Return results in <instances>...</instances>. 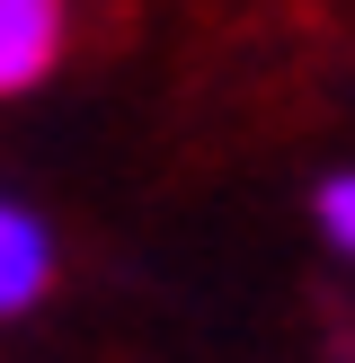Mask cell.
<instances>
[{
    "label": "cell",
    "mask_w": 355,
    "mask_h": 363,
    "mask_svg": "<svg viewBox=\"0 0 355 363\" xmlns=\"http://www.w3.org/2000/svg\"><path fill=\"white\" fill-rule=\"evenodd\" d=\"M311 222H320V240H329L337 257L355 266V169L320 177V195H311Z\"/></svg>",
    "instance_id": "obj_3"
},
{
    "label": "cell",
    "mask_w": 355,
    "mask_h": 363,
    "mask_svg": "<svg viewBox=\"0 0 355 363\" xmlns=\"http://www.w3.org/2000/svg\"><path fill=\"white\" fill-rule=\"evenodd\" d=\"M53 275H62L53 222H45V213H27L18 195H0V328L36 311V301L53 293Z\"/></svg>",
    "instance_id": "obj_2"
},
{
    "label": "cell",
    "mask_w": 355,
    "mask_h": 363,
    "mask_svg": "<svg viewBox=\"0 0 355 363\" xmlns=\"http://www.w3.org/2000/svg\"><path fill=\"white\" fill-rule=\"evenodd\" d=\"M71 0H0V98H27L62 71Z\"/></svg>",
    "instance_id": "obj_1"
}]
</instances>
